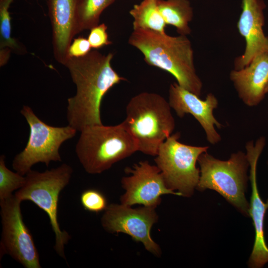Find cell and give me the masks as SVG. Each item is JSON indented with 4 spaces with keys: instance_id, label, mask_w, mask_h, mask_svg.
I'll use <instances>...</instances> for the list:
<instances>
[{
    "instance_id": "cell-1",
    "label": "cell",
    "mask_w": 268,
    "mask_h": 268,
    "mask_svg": "<svg viewBox=\"0 0 268 268\" xmlns=\"http://www.w3.org/2000/svg\"><path fill=\"white\" fill-rule=\"evenodd\" d=\"M114 54L95 50L85 56L68 58L65 64L76 87L75 94L67 99L68 125L77 131L102 125L100 107L104 95L126 78L112 67Z\"/></svg>"
},
{
    "instance_id": "cell-2",
    "label": "cell",
    "mask_w": 268,
    "mask_h": 268,
    "mask_svg": "<svg viewBox=\"0 0 268 268\" xmlns=\"http://www.w3.org/2000/svg\"><path fill=\"white\" fill-rule=\"evenodd\" d=\"M128 43L142 54L148 65L167 71L180 86L201 96L203 84L196 72L194 50L187 36L135 29Z\"/></svg>"
},
{
    "instance_id": "cell-3",
    "label": "cell",
    "mask_w": 268,
    "mask_h": 268,
    "mask_svg": "<svg viewBox=\"0 0 268 268\" xmlns=\"http://www.w3.org/2000/svg\"><path fill=\"white\" fill-rule=\"evenodd\" d=\"M126 113L123 122L135 140L138 151L155 156L175 128L168 101L158 93L142 92L130 99Z\"/></svg>"
},
{
    "instance_id": "cell-4",
    "label": "cell",
    "mask_w": 268,
    "mask_h": 268,
    "mask_svg": "<svg viewBox=\"0 0 268 268\" xmlns=\"http://www.w3.org/2000/svg\"><path fill=\"white\" fill-rule=\"evenodd\" d=\"M80 133L75 152L90 174H100L138 151L135 140L123 122L114 126L88 127Z\"/></svg>"
},
{
    "instance_id": "cell-5",
    "label": "cell",
    "mask_w": 268,
    "mask_h": 268,
    "mask_svg": "<svg viewBox=\"0 0 268 268\" xmlns=\"http://www.w3.org/2000/svg\"><path fill=\"white\" fill-rule=\"evenodd\" d=\"M200 176L196 190H212L222 196L242 214L249 217V202L245 193L249 176V162L246 153L238 151L227 160H221L209 154L198 158Z\"/></svg>"
},
{
    "instance_id": "cell-6",
    "label": "cell",
    "mask_w": 268,
    "mask_h": 268,
    "mask_svg": "<svg viewBox=\"0 0 268 268\" xmlns=\"http://www.w3.org/2000/svg\"><path fill=\"white\" fill-rule=\"evenodd\" d=\"M72 172L71 167L66 163L43 172L31 170L26 174L23 186L14 194L20 201H31L47 214L55 234L54 248L64 259H66L65 245L70 237L67 232L62 231L60 227L58 201L60 194L68 184Z\"/></svg>"
},
{
    "instance_id": "cell-7",
    "label": "cell",
    "mask_w": 268,
    "mask_h": 268,
    "mask_svg": "<svg viewBox=\"0 0 268 268\" xmlns=\"http://www.w3.org/2000/svg\"><path fill=\"white\" fill-rule=\"evenodd\" d=\"M180 134H172L159 148L155 156L156 165L160 169L166 187L177 191L181 196L190 197L198 184L200 169L196 166L200 155L209 146L184 144L179 141Z\"/></svg>"
},
{
    "instance_id": "cell-8",
    "label": "cell",
    "mask_w": 268,
    "mask_h": 268,
    "mask_svg": "<svg viewBox=\"0 0 268 268\" xmlns=\"http://www.w3.org/2000/svg\"><path fill=\"white\" fill-rule=\"evenodd\" d=\"M20 113L28 124L30 133L25 148L14 158L13 169L24 176L37 163H44L48 166L51 161H61L60 147L65 141L73 137L77 131L69 125H49L26 105L23 106Z\"/></svg>"
},
{
    "instance_id": "cell-9",
    "label": "cell",
    "mask_w": 268,
    "mask_h": 268,
    "mask_svg": "<svg viewBox=\"0 0 268 268\" xmlns=\"http://www.w3.org/2000/svg\"><path fill=\"white\" fill-rule=\"evenodd\" d=\"M21 202L14 195L0 201V252L9 255L25 268H41L38 252L23 220Z\"/></svg>"
},
{
    "instance_id": "cell-10",
    "label": "cell",
    "mask_w": 268,
    "mask_h": 268,
    "mask_svg": "<svg viewBox=\"0 0 268 268\" xmlns=\"http://www.w3.org/2000/svg\"><path fill=\"white\" fill-rule=\"evenodd\" d=\"M155 209L144 206L132 208L122 203H111L101 217V225L109 233H123L130 236L134 241L142 243L146 250L160 257V247L150 235L152 226L158 220Z\"/></svg>"
},
{
    "instance_id": "cell-11",
    "label": "cell",
    "mask_w": 268,
    "mask_h": 268,
    "mask_svg": "<svg viewBox=\"0 0 268 268\" xmlns=\"http://www.w3.org/2000/svg\"><path fill=\"white\" fill-rule=\"evenodd\" d=\"M125 172L129 176L121 180L125 193L120 198L121 203L131 206L138 204L156 208L161 201V196L172 194L181 196L180 193L168 189L160 169L148 161H141Z\"/></svg>"
},
{
    "instance_id": "cell-12",
    "label": "cell",
    "mask_w": 268,
    "mask_h": 268,
    "mask_svg": "<svg viewBox=\"0 0 268 268\" xmlns=\"http://www.w3.org/2000/svg\"><path fill=\"white\" fill-rule=\"evenodd\" d=\"M266 138L259 137L255 142H246L245 149L249 162V180L251 196L249 203V217L253 221L255 236L253 249L248 261L250 268H262L268 263V247L265 237L264 220L268 209V199L264 201L260 197L257 182V167L259 158L265 146Z\"/></svg>"
},
{
    "instance_id": "cell-13",
    "label": "cell",
    "mask_w": 268,
    "mask_h": 268,
    "mask_svg": "<svg viewBox=\"0 0 268 268\" xmlns=\"http://www.w3.org/2000/svg\"><path fill=\"white\" fill-rule=\"evenodd\" d=\"M168 102L179 117L192 115L203 129L209 143L214 145L221 141V137L215 127L221 129L224 126L214 116L213 111L217 108L218 101L213 93H208L205 99L202 100L174 82L169 86Z\"/></svg>"
},
{
    "instance_id": "cell-14",
    "label": "cell",
    "mask_w": 268,
    "mask_h": 268,
    "mask_svg": "<svg viewBox=\"0 0 268 268\" xmlns=\"http://www.w3.org/2000/svg\"><path fill=\"white\" fill-rule=\"evenodd\" d=\"M266 7L263 0H242V11L237 27L245 39V48L243 54L235 59L234 69H242L256 56L268 53V37L263 30Z\"/></svg>"
},
{
    "instance_id": "cell-15",
    "label": "cell",
    "mask_w": 268,
    "mask_h": 268,
    "mask_svg": "<svg viewBox=\"0 0 268 268\" xmlns=\"http://www.w3.org/2000/svg\"><path fill=\"white\" fill-rule=\"evenodd\" d=\"M77 1L48 0L54 56L56 60L64 66L68 59V48L76 34Z\"/></svg>"
},
{
    "instance_id": "cell-16",
    "label": "cell",
    "mask_w": 268,
    "mask_h": 268,
    "mask_svg": "<svg viewBox=\"0 0 268 268\" xmlns=\"http://www.w3.org/2000/svg\"><path fill=\"white\" fill-rule=\"evenodd\" d=\"M229 78L240 99L248 107L258 105L264 99L268 83V53L256 56L240 69L232 70Z\"/></svg>"
},
{
    "instance_id": "cell-17",
    "label": "cell",
    "mask_w": 268,
    "mask_h": 268,
    "mask_svg": "<svg viewBox=\"0 0 268 268\" xmlns=\"http://www.w3.org/2000/svg\"><path fill=\"white\" fill-rule=\"evenodd\" d=\"M158 6L166 25L175 27L179 35L191 34L194 12L189 0H158Z\"/></svg>"
},
{
    "instance_id": "cell-18",
    "label": "cell",
    "mask_w": 268,
    "mask_h": 268,
    "mask_svg": "<svg viewBox=\"0 0 268 268\" xmlns=\"http://www.w3.org/2000/svg\"><path fill=\"white\" fill-rule=\"evenodd\" d=\"M133 18V28L165 33V23L158 6V0H143L130 10Z\"/></svg>"
},
{
    "instance_id": "cell-19",
    "label": "cell",
    "mask_w": 268,
    "mask_h": 268,
    "mask_svg": "<svg viewBox=\"0 0 268 268\" xmlns=\"http://www.w3.org/2000/svg\"><path fill=\"white\" fill-rule=\"evenodd\" d=\"M115 0H78L76 34L99 24L102 12Z\"/></svg>"
},
{
    "instance_id": "cell-20",
    "label": "cell",
    "mask_w": 268,
    "mask_h": 268,
    "mask_svg": "<svg viewBox=\"0 0 268 268\" xmlns=\"http://www.w3.org/2000/svg\"><path fill=\"white\" fill-rule=\"evenodd\" d=\"M14 0H0V49L8 48L16 54H24L26 50L11 37V22L8 9Z\"/></svg>"
},
{
    "instance_id": "cell-21",
    "label": "cell",
    "mask_w": 268,
    "mask_h": 268,
    "mask_svg": "<svg viewBox=\"0 0 268 268\" xmlns=\"http://www.w3.org/2000/svg\"><path fill=\"white\" fill-rule=\"evenodd\" d=\"M5 156L0 157V201L4 200L11 195L12 192L19 190L24 185L25 177L19 173L12 172L6 166L4 162Z\"/></svg>"
},
{
    "instance_id": "cell-22",
    "label": "cell",
    "mask_w": 268,
    "mask_h": 268,
    "mask_svg": "<svg viewBox=\"0 0 268 268\" xmlns=\"http://www.w3.org/2000/svg\"><path fill=\"white\" fill-rule=\"evenodd\" d=\"M80 202L87 211L99 213L108 206L106 197L99 190L89 189L83 191L80 195Z\"/></svg>"
},
{
    "instance_id": "cell-23",
    "label": "cell",
    "mask_w": 268,
    "mask_h": 268,
    "mask_svg": "<svg viewBox=\"0 0 268 268\" xmlns=\"http://www.w3.org/2000/svg\"><path fill=\"white\" fill-rule=\"evenodd\" d=\"M107 30V26L104 23L98 24L90 29L87 39L92 48L97 49L112 43L109 40Z\"/></svg>"
},
{
    "instance_id": "cell-24",
    "label": "cell",
    "mask_w": 268,
    "mask_h": 268,
    "mask_svg": "<svg viewBox=\"0 0 268 268\" xmlns=\"http://www.w3.org/2000/svg\"><path fill=\"white\" fill-rule=\"evenodd\" d=\"M91 48L87 39L78 37L73 40L68 48V58L85 56L91 51Z\"/></svg>"
},
{
    "instance_id": "cell-25",
    "label": "cell",
    "mask_w": 268,
    "mask_h": 268,
    "mask_svg": "<svg viewBox=\"0 0 268 268\" xmlns=\"http://www.w3.org/2000/svg\"><path fill=\"white\" fill-rule=\"evenodd\" d=\"M11 50L8 48L0 49V66H3L8 61Z\"/></svg>"
},
{
    "instance_id": "cell-26",
    "label": "cell",
    "mask_w": 268,
    "mask_h": 268,
    "mask_svg": "<svg viewBox=\"0 0 268 268\" xmlns=\"http://www.w3.org/2000/svg\"><path fill=\"white\" fill-rule=\"evenodd\" d=\"M265 93L266 94H267L268 93V83L266 87V88H265Z\"/></svg>"
},
{
    "instance_id": "cell-27",
    "label": "cell",
    "mask_w": 268,
    "mask_h": 268,
    "mask_svg": "<svg viewBox=\"0 0 268 268\" xmlns=\"http://www.w3.org/2000/svg\"><path fill=\"white\" fill-rule=\"evenodd\" d=\"M267 165H268V162H267Z\"/></svg>"
}]
</instances>
